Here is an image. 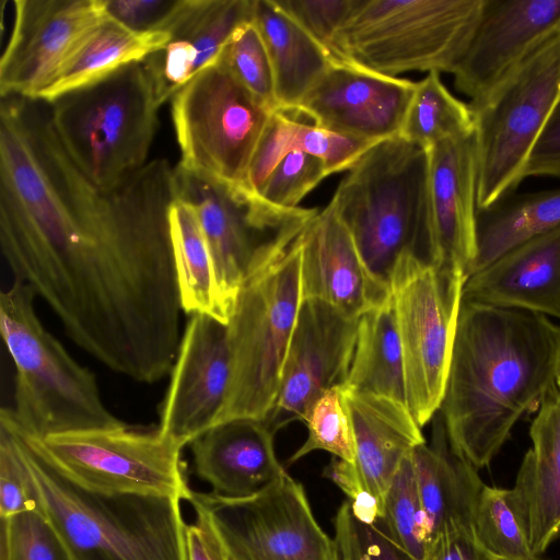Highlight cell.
I'll use <instances>...</instances> for the list:
<instances>
[{"instance_id": "6da1fadb", "label": "cell", "mask_w": 560, "mask_h": 560, "mask_svg": "<svg viewBox=\"0 0 560 560\" xmlns=\"http://www.w3.org/2000/svg\"><path fill=\"white\" fill-rule=\"evenodd\" d=\"M176 167L149 161L113 190L72 162L46 103H0V245L68 337L136 382L163 378L180 343L170 209Z\"/></svg>"}, {"instance_id": "7a4b0ae2", "label": "cell", "mask_w": 560, "mask_h": 560, "mask_svg": "<svg viewBox=\"0 0 560 560\" xmlns=\"http://www.w3.org/2000/svg\"><path fill=\"white\" fill-rule=\"evenodd\" d=\"M560 326L532 312L460 302L440 415L452 450L476 469L555 386Z\"/></svg>"}, {"instance_id": "3957f363", "label": "cell", "mask_w": 560, "mask_h": 560, "mask_svg": "<svg viewBox=\"0 0 560 560\" xmlns=\"http://www.w3.org/2000/svg\"><path fill=\"white\" fill-rule=\"evenodd\" d=\"M374 279L390 291L398 264H427L433 221L429 151L399 135L373 144L348 171L330 200Z\"/></svg>"}, {"instance_id": "277c9868", "label": "cell", "mask_w": 560, "mask_h": 560, "mask_svg": "<svg viewBox=\"0 0 560 560\" xmlns=\"http://www.w3.org/2000/svg\"><path fill=\"white\" fill-rule=\"evenodd\" d=\"M20 439L42 510L72 560H187L179 498L90 490Z\"/></svg>"}, {"instance_id": "5b68a950", "label": "cell", "mask_w": 560, "mask_h": 560, "mask_svg": "<svg viewBox=\"0 0 560 560\" xmlns=\"http://www.w3.org/2000/svg\"><path fill=\"white\" fill-rule=\"evenodd\" d=\"M36 294L13 280L0 293V331L15 366L14 408H4L23 433L48 435L125 423L102 400L95 375L42 325Z\"/></svg>"}, {"instance_id": "8992f818", "label": "cell", "mask_w": 560, "mask_h": 560, "mask_svg": "<svg viewBox=\"0 0 560 560\" xmlns=\"http://www.w3.org/2000/svg\"><path fill=\"white\" fill-rule=\"evenodd\" d=\"M46 104L65 151L98 189H115L149 162L161 104L142 61Z\"/></svg>"}, {"instance_id": "52a82bcc", "label": "cell", "mask_w": 560, "mask_h": 560, "mask_svg": "<svg viewBox=\"0 0 560 560\" xmlns=\"http://www.w3.org/2000/svg\"><path fill=\"white\" fill-rule=\"evenodd\" d=\"M302 234L280 256L253 269L242 284L228 324L230 383L214 425L235 419L264 421L273 408L302 302Z\"/></svg>"}, {"instance_id": "ba28073f", "label": "cell", "mask_w": 560, "mask_h": 560, "mask_svg": "<svg viewBox=\"0 0 560 560\" xmlns=\"http://www.w3.org/2000/svg\"><path fill=\"white\" fill-rule=\"evenodd\" d=\"M483 0H357L332 40L335 59L397 77L454 73L478 24Z\"/></svg>"}, {"instance_id": "9c48e42d", "label": "cell", "mask_w": 560, "mask_h": 560, "mask_svg": "<svg viewBox=\"0 0 560 560\" xmlns=\"http://www.w3.org/2000/svg\"><path fill=\"white\" fill-rule=\"evenodd\" d=\"M175 167L179 197L198 213L229 324L247 275L284 253L319 210L279 207L244 184L225 185Z\"/></svg>"}, {"instance_id": "30bf717a", "label": "cell", "mask_w": 560, "mask_h": 560, "mask_svg": "<svg viewBox=\"0 0 560 560\" xmlns=\"http://www.w3.org/2000/svg\"><path fill=\"white\" fill-rule=\"evenodd\" d=\"M560 102V31L486 98L475 116L477 210L514 192L530 152Z\"/></svg>"}, {"instance_id": "8fae6325", "label": "cell", "mask_w": 560, "mask_h": 560, "mask_svg": "<svg viewBox=\"0 0 560 560\" xmlns=\"http://www.w3.org/2000/svg\"><path fill=\"white\" fill-rule=\"evenodd\" d=\"M183 170L225 184H245L273 109L219 60L171 98Z\"/></svg>"}, {"instance_id": "7c38bea8", "label": "cell", "mask_w": 560, "mask_h": 560, "mask_svg": "<svg viewBox=\"0 0 560 560\" xmlns=\"http://www.w3.org/2000/svg\"><path fill=\"white\" fill-rule=\"evenodd\" d=\"M0 420L61 474L90 490L180 500H186L191 490L180 458L184 446L163 435L159 428L124 424L35 438L21 432L4 408Z\"/></svg>"}, {"instance_id": "4fadbf2b", "label": "cell", "mask_w": 560, "mask_h": 560, "mask_svg": "<svg viewBox=\"0 0 560 560\" xmlns=\"http://www.w3.org/2000/svg\"><path fill=\"white\" fill-rule=\"evenodd\" d=\"M186 501L207 511L228 560H341L303 486L287 471L252 495L190 490Z\"/></svg>"}, {"instance_id": "5bb4252c", "label": "cell", "mask_w": 560, "mask_h": 560, "mask_svg": "<svg viewBox=\"0 0 560 560\" xmlns=\"http://www.w3.org/2000/svg\"><path fill=\"white\" fill-rule=\"evenodd\" d=\"M390 293L400 336L406 404L421 428L443 401L463 290L416 256L396 267Z\"/></svg>"}, {"instance_id": "9a60e30c", "label": "cell", "mask_w": 560, "mask_h": 560, "mask_svg": "<svg viewBox=\"0 0 560 560\" xmlns=\"http://www.w3.org/2000/svg\"><path fill=\"white\" fill-rule=\"evenodd\" d=\"M0 58V96L36 100L83 39L108 19L105 0H14Z\"/></svg>"}, {"instance_id": "2e32d148", "label": "cell", "mask_w": 560, "mask_h": 560, "mask_svg": "<svg viewBox=\"0 0 560 560\" xmlns=\"http://www.w3.org/2000/svg\"><path fill=\"white\" fill-rule=\"evenodd\" d=\"M359 317L318 299H303L281 371L278 395L264 420L276 434L305 421L312 405L348 376Z\"/></svg>"}, {"instance_id": "e0dca14e", "label": "cell", "mask_w": 560, "mask_h": 560, "mask_svg": "<svg viewBox=\"0 0 560 560\" xmlns=\"http://www.w3.org/2000/svg\"><path fill=\"white\" fill-rule=\"evenodd\" d=\"M416 82L335 59L291 116H305L329 131L370 142L395 137Z\"/></svg>"}, {"instance_id": "ac0fdd59", "label": "cell", "mask_w": 560, "mask_h": 560, "mask_svg": "<svg viewBox=\"0 0 560 560\" xmlns=\"http://www.w3.org/2000/svg\"><path fill=\"white\" fill-rule=\"evenodd\" d=\"M160 413V432L182 446L215 423L231 375L228 325L205 314L188 320Z\"/></svg>"}, {"instance_id": "d6986e66", "label": "cell", "mask_w": 560, "mask_h": 560, "mask_svg": "<svg viewBox=\"0 0 560 560\" xmlns=\"http://www.w3.org/2000/svg\"><path fill=\"white\" fill-rule=\"evenodd\" d=\"M560 31V0H483L454 85L470 102L486 98Z\"/></svg>"}, {"instance_id": "ffe728a7", "label": "cell", "mask_w": 560, "mask_h": 560, "mask_svg": "<svg viewBox=\"0 0 560 560\" xmlns=\"http://www.w3.org/2000/svg\"><path fill=\"white\" fill-rule=\"evenodd\" d=\"M428 151L433 221L429 265L448 285L464 288L477 257L475 132Z\"/></svg>"}, {"instance_id": "44dd1931", "label": "cell", "mask_w": 560, "mask_h": 560, "mask_svg": "<svg viewBox=\"0 0 560 560\" xmlns=\"http://www.w3.org/2000/svg\"><path fill=\"white\" fill-rule=\"evenodd\" d=\"M301 246L302 300L318 299L360 317L390 295L366 269L330 202L307 224Z\"/></svg>"}, {"instance_id": "7402d4cb", "label": "cell", "mask_w": 560, "mask_h": 560, "mask_svg": "<svg viewBox=\"0 0 560 560\" xmlns=\"http://www.w3.org/2000/svg\"><path fill=\"white\" fill-rule=\"evenodd\" d=\"M253 15L254 0H183L170 40L142 61L160 104L215 62L233 32Z\"/></svg>"}, {"instance_id": "603a6c76", "label": "cell", "mask_w": 560, "mask_h": 560, "mask_svg": "<svg viewBox=\"0 0 560 560\" xmlns=\"http://www.w3.org/2000/svg\"><path fill=\"white\" fill-rule=\"evenodd\" d=\"M343 398L354 442V463L349 464L352 479L359 498H375L383 515L387 490L400 464L425 440L406 404L345 386Z\"/></svg>"}, {"instance_id": "cb8c5ba5", "label": "cell", "mask_w": 560, "mask_h": 560, "mask_svg": "<svg viewBox=\"0 0 560 560\" xmlns=\"http://www.w3.org/2000/svg\"><path fill=\"white\" fill-rule=\"evenodd\" d=\"M462 300L560 319V225L472 273Z\"/></svg>"}, {"instance_id": "d4e9b609", "label": "cell", "mask_w": 560, "mask_h": 560, "mask_svg": "<svg viewBox=\"0 0 560 560\" xmlns=\"http://www.w3.org/2000/svg\"><path fill=\"white\" fill-rule=\"evenodd\" d=\"M273 439L275 433L261 420L235 419L217 424L189 444L196 474L217 494L252 495L285 472Z\"/></svg>"}, {"instance_id": "484cf974", "label": "cell", "mask_w": 560, "mask_h": 560, "mask_svg": "<svg viewBox=\"0 0 560 560\" xmlns=\"http://www.w3.org/2000/svg\"><path fill=\"white\" fill-rule=\"evenodd\" d=\"M532 446L512 488L533 552L540 557L560 536V388L542 399L529 428Z\"/></svg>"}, {"instance_id": "4316f807", "label": "cell", "mask_w": 560, "mask_h": 560, "mask_svg": "<svg viewBox=\"0 0 560 560\" xmlns=\"http://www.w3.org/2000/svg\"><path fill=\"white\" fill-rule=\"evenodd\" d=\"M434 417L432 445L423 443L412 452L429 545L446 534H472L474 512L485 485L478 469L452 450L440 412Z\"/></svg>"}, {"instance_id": "83f0119b", "label": "cell", "mask_w": 560, "mask_h": 560, "mask_svg": "<svg viewBox=\"0 0 560 560\" xmlns=\"http://www.w3.org/2000/svg\"><path fill=\"white\" fill-rule=\"evenodd\" d=\"M253 21L270 59L277 110L292 113L335 58L275 0H254Z\"/></svg>"}, {"instance_id": "f1b7e54d", "label": "cell", "mask_w": 560, "mask_h": 560, "mask_svg": "<svg viewBox=\"0 0 560 560\" xmlns=\"http://www.w3.org/2000/svg\"><path fill=\"white\" fill-rule=\"evenodd\" d=\"M166 32H137L108 16L69 57L54 81L35 101L50 103L135 62L143 61L170 40Z\"/></svg>"}, {"instance_id": "f546056e", "label": "cell", "mask_w": 560, "mask_h": 560, "mask_svg": "<svg viewBox=\"0 0 560 560\" xmlns=\"http://www.w3.org/2000/svg\"><path fill=\"white\" fill-rule=\"evenodd\" d=\"M375 143L302 122L288 113L276 110L254 154L244 185L258 194L277 163L293 151L322 159L330 174L349 171Z\"/></svg>"}, {"instance_id": "4dcf8cb0", "label": "cell", "mask_w": 560, "mask_h": 560, "mask_svg": "<svg viewBox=\"0 0 560 560\" xmlns=\"http://www.w3.org/2000/svg\"><path fill=\"white\" fill-rule=\"evenodd\" d=\"M342 385L406 404L402 351L392 293L359 317L355 349Z\"/></svg>"}, {"instance_id": "1f68e13d", "label": "cell", "mask_w": 560, "mask_h": 560, "mask_svg": "<svg viewBox=\"0 0 560 560\" xmlns=\"http://www.w3.org/2000/svg\"><path fill=\"white\" fill-rule=\"evenodd\" d=\"M559 225L560 188L511 192L477 210V257L472 273L509 249Z\"/></svg>"}, {"instance_id": "d6a6232c", "label": "cell", "mask_w": 560, "mask_h": 560, "mask_svg": "<svg viewBox=\"0 0 560 560\" xmlns=\"http://www.w3.org/2000/svg\"><path fill=\"white\" fill-rule=\"evenodd\" d=\"M171 238L182 310L228 325L208 243L194 205L178 198L170 209Z\"/></svg>"}, {"instance_id": "836d02e7", "label": "cell", "mask_w": 560, "mask_h": 560, "mask_svg": "<svg viewBox=\"0 0 560 560\" xmlns=\"http://www.w3.org/2000/svg\"><path fill=\"white\" fill-rule=\"evenodd\" d=\"M474 132L475 116L471 107L447 90L439 72H429L416 82L398 133L401 138L429 150L444 140Z\"/></svg>"}, {"instance_id": "e575fe53", "label": "cell", "mask_w": 560, "mask_h": 560, "mask_svg": "<svg viewBox=\"0 0 560 560\" xmlns=\"http://www.w3.org/2000/svg\"><path fill=\"white\" fill-rule=\"evenodd\" d=\"M477 542L498 560H539L528 536L513 489L483 485L474 512Z\"/></svg>"}, {"instance_id": "d590c367", "label": "cell", "mask_w": 560, "mask_h": 560, "mask_svg": "<svg viewBox=\"0 0 560 560\" xmlns=\"http://www.w3.org/2000/svg\"><path fill=\"white\" fill-rule=\"evenodd\" d=\"M412 452L394 476L384 500L383 515L378 520L396 544L416 560H424L429 535L418 492Z\"/></svg>"}, {"instance_id": "8d00e7d4", "label": "cell", "mask_w": 560, "mask_h": 560, "mask_svg": "<svg viewBox=\"0 0 560 560\" xmlns=\"http://www.w3.org/2000/svg\"><path fill=\"white\" fill-rule=\"evenodd\" d=\"M304 422L308 430L307 439L289 458V464L316 450L329 452L349 464L354 463L353 434L342 385L325 392L312 405Z\"/></svg>"}, {"instance_id": "74e56055", "label": "cell", "mask_w": 560, "mask_h": 560, "mask_svg": "<svg viewBox=\"0 0 560 560\" xmlns=\"http://www.w3.org/2000/svg\"><path fill=\"white\" fill-rule=\"evenodd\" d=\"M219 60L250 93L277 110L270 59L254 21L241 24L233 32Z\"/></svg>"}, {"instance_id": "f35d334b", "label": "cell", "mask_w": 560, "mask_h": 560, "mask_svg": "<svg viewBox=\"0 0 560 560\" xmlns=\"http://www.w3.org/2000/svg\"><path fill=\"white\" fill-rule=\"evenodd\" d=\"M0 557L5 560H72L43 510L0 518Z\"/></svg>"}, {"instance_id": "ab89813d", "label": "cell", "mask_w": 560, "mask_h": 560, "mask_svg": "<svg viewBox=\"0 0 560 560\" xmlns=\"http://www.w3.org/2000/svg\"><path fill=\"white\" fill-rule=\"evenodd\" d=\"M334 528L341 560H416L392 539L378 518L374 523L359 520L349 500L339 506Z\"/></svg>"}, {"instance_id": "60d3db41", "label": "cell", "mask_w": 560, "mask_h": 560, "mask_svg": "<svg viewBox=\"0 0 560 560\" xmlns=\"http://www.w3.org/2000/svg\"><path fill=\"white\" fill-rule=\"evenodd\" d=\"M42 510L20 436L0 420V518Z\"/></svg>"}, {"instance_id": "b9f144b4", "label": "cell", "mask_w": 560, "mask_h": 560, "mask_svg": "<svg viewBox=\"0 0 560 560\" xmlns=\"http://www.w3.org/2000/svg\"><path fill=\"white\" fill-rule=\"evenodd\" d=\"M329 175L330 172L322 159L293 151L272 168L258 195L272 205L296 208L300 201Z\"/></svg>"}, {"instance_id": "7bdbcfd3", "label": "cell", "mask_w": 560, "mask_h": 560, "mask_svg": "<svg viewBox=\"0 0 560 560\" xmlns=\"http://www.w3.org/2000/svg\"><path fill=\"white\" fill-rule=\"evenodd\" d=\"M275 1L331 56L334 37L357 4V0Z\"/></svg>"}, {"instance_id": "ee69618b", "label": "cell", "mask_w": 560, "mask_h": 560, "mask_svg": "<svg viewBox=\"0 0 560 560\" xmlns=\"http://www.w3.org/2000/svg\"><path fill=\"white\" fill-rule=\"evenodd\" d=\"M183 0H105L108 16L137 32L168 31Z\"/></svg>"}, {"instance_id": "f6af8a7d", "label": "cell", "mask_w": 560, "mask_h": 560, "mask_svg": "<svg viewBox=\"0 0 560 560\" xmlns=\"http://www.w3.org/2000/svg\"><path fill=\"white\" fill-rule=\"evenodd\" d=\"M529 176L560 177V102L530 152L525 178Z\"/></svg>"}, {"instance_id": "bcb514c9", "label": "cell", "mask_w": 560, "mask_h": 560, "mask_svg": "<svg viewBox=\"0 0 560 560\" xmlns=\"http://www.w3.org/2000/svg\"><path fill=\"white\" fill-rule=\"evenodd\" d=\"M191 506L196 517L192 523L186 524L187 560H228L223 544L207 511L197 504Z\"/></svg>"}, {"instance_id": "7dc6e473", "label": "cell", "mask_w": 560, "mask_h": 560, "mask_svg": "<svg viewBox=\"0 0 560 560\" xmlns=\"http://www.w3.org/2000/svg\"><path fill=\"white\" fill-rule=\"evenodd\" d=\"M424 560H494L475 539L474 534L456 532L433 540Z\"/></svg>"}, {"instance_id": "c3c4849f", "label": "cell", "mask_w": 560, "mask_h": 560, "mask_svg": "<svg viewBox=\"0 0 560 560\" xmlns=\"http://www.w3.org/2000/svg\"><path fill=\"white\" fill-rule=\"evenodd\" d=\"M556 384H557V386L560 388V360H559V365H558V372H557V377H556Z\"/></svg>"}, {"instance_id": "681fc988", "label": "cell", "mask_w": 560, "mask_h": 560, "mask_svg": "<svg viewBox=\"0 0 560 560\" xmlns=\"http://www.w3.org/2000/svg\"><path fill=\"white\" fill-rule=\"evenodd\" d=\"M494 560H498V559H494ZM539 560H542V559H539Z\"/></svg>"}]
</instances>
